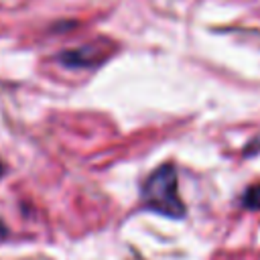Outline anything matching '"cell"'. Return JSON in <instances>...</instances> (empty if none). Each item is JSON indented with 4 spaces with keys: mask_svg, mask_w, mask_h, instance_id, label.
<instances>
[{
    "mask_svg": "<svg viewBox=\"0 0 260 260\" xmlns=\"http://www.w3.org/2000/svg\"><path fill=\"white\" fill-rule=\"evenodd\" d=\"M2 173H4V167H2V162H0V175H2Z\"/></svg>",
    "mask_w": 260,
    "mask_h": 260,
    "instance_id": "5b68a950",
    "label": "cell"
},
{
    "mask_svg": "<svg viewBox=\"0 0 260 260\" xmlns=\"http://www.w3.org/2000/svg\"><path fill=\"white\" fill-rule=\"evenodd\" d=\"M4 234V225H2V221H0V236Z\"/></svg>",
    "mask_w": 260,
    "mask_h": 260,
    "instance_id": "277c9868",
    "label": "cell"
},
{
    "mask_svg": "<svg viewBox=\"0 0 260 260\" xmlns=\"http://www.w3.org/2000/svg\"><path fill=\"white\" fill-rule=\"evenodd\" d=\"M242 203L248 209H260V185H252L244 191L242 195Z\"/></svg>",
    "mask_w": 260,
    "mask_h": 260,
    "instance_id": "3957f363",
    "label": "cell"
},
{
    "mask_svg": "<svg viewBox=\"0 0 260 260\" xmlns=\"http://www.w3.org/2000/svg\"><path fill=\"white\" fill-rule=\"evenodd\" d=\"M106 57H108V43L106 41H95V43H89V45H83V47H77V49H71V51H63L59 55V61L65 67L83 69V67L100 65Z\"/></svg>",
    "mask_w": 260,
    "mask_h": 260,
    "instance_id": "7a4b0ae2",
    "label": "cell"
},
{
    "mask_svg": "<svg viewBox=\"0 0 260 260\" xmlns=\"http://www.w3.org/2000/svg\"><path fill=\"white\" fill-rule=\"evenodd\" d=\"M142 203L167 217H183L187 207L183 199L179 197V187H177V169L175 165L167 162L160 165L154 173L148 175V179L142 185Z\"/></svg>",
    "mask_w": 260,
    "mask_h": 260,
    "instance_id": "6da1fadb",
    "label": "cell"
}]
</instances>
